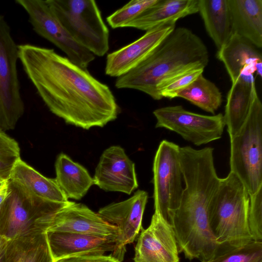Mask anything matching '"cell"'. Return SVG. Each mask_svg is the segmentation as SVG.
I'll return each instance as SVG.
<instances>
[{"label":"cell","instance_id":"12","mask_svg":"<svg viewBox=\"0 0 262 262\" xmlns=\"http://www.w3.org/2000/svg\"><path fill=\"white\" fill-rule=\"evenodd\" d=\"M148 193L138 190L129 199L101 208L98 213L118 229L115 248L110 254L119 262L124 259L127 244L133 243L143 229L142 218Z\"/></svg>","mask_w":262,"mask_h":262},{"label":"cell","instance_id":"35","mask_svg":"<svg viewBox=\"0 0 262 262\" xmlns=\"http://www.w3.org/2000/svg\"><path fill=\"white\" fill-rule=\"evenodd\" d=\"M9 181V180H8ZM8 181L0 180V191L8 184Z\"/></svg>","mask_w":262,"mask_h":262},{"label":"cell","instance_id":"19","mask_svg":"<svg viewBox=\"0 0 262 262\" xmlns=\"http://www.w3.org/2000/svg\"><path fill=\"white\" fill-rule=\"evenodd\" d=\"M256 91L254 75L242 74L232 83L223 115L230 138L238 132L245 122Z\"/></svg>","mask_w":262,"mask_h":262},{"label":"cell","instance_id":"26","mask_svg":"<svg viewBox=\"0 0 262 262\" xmlns=\"http://www.w3.org/2000/svg\"><path fill=\"white\" fill-rule=\"evenodd\" d=\"M177 97L185 99L203 110L214 114L222 103V95L217 86L202 74L181 91Z\"/></svg>","mask_w":262,"mask_h":262},{"label":"cell","instance_id":"20","mask_svg":"<svg viewBox=\"0 0 262 262\" xmlns=\"http://www.w3.org/2000/svg\"><path fill=\"white\" fill-rule=\"evenodd\" d=\"M199 0H158L127 27L148 31L165 25H176L178 19L198 12Z\"/></svg>","mask_w":262,"mask_h":262},{"label":"cell","instance_id":"36","mask_svg":"<svg viewBox=\"0 0 262 262\" xmlns=\"http://www.w3.org/2000/svg\"><path fill=\"white\" fill-rule=\"evenodd\" d=\"M6 240L0 235V247Z\"/></svg>","mask_w":262,"mask_h":262},{"label":"cell","instance_id":"33","mask_svg":"<svg viewBox=\"0 0 262 262\" xmlns=\"http://www.w3.org/2000/svg\"><path fill=\"white\" fill-rule=\"evenodd\" d=\"M9 183V181H8ZM8 184L4 187V188L0 191V209L2 207L3 203L5 200L8 190Z\"/></svg>","mask_w":262,"mask_h":262},{"label":"cell","instance_id":"30","mask_svg":"<svg viewBox=\"0 0 262 262\" xmlns=\"http://www.w3.org/2000/svg\"><path fill=\"white\" fill-rule=\"evenodd\" d=\"M18 143L0 129V180H10L11 171L20 159Z\"/></svg>","mask_w":262,"mask_h":262},{"label":"cell","instance_id":"6","mask_svg":"<svg viewBox=\"0 0 262 262\" xmlns=\"http://www.w3.org/2000/svg\"><path fill=\"white\" fill-rule=\"evenodd\" d=\"M230 139V172L249 196L262 187V104L256 91L248 117Z\"/></svg>","mask_w":262,"mask_h":262},{"label":"cell","instance_id":"28","mask_svg":"<svg viewBox=\"0 0 262 262\" xmlns=\"http://www.w3.org/2000/svg\"><path fill=\"white\" fill-rule=\"evenodd\" d=\"M204 68L195 66L186 69L165 80L158 86V92L163 97L172 99L203 74Z\"/></svg>","mask_w":262,"mask_h":262},{"label":"cell","instance_id":"3","mask_svg":"<svg viewBox=\"0 0 262 262\" xmlns=\"http://www.w3.org/2000/svg\"><path fill=\"white\" fill-rule=\"evenodd\" d=\"M209 61L203 40L185 27L175 29L140 64L117 77L115 86L141 91L152 99H162L157 88L165 80L190 67L204 68Z\"/></svg>","mask_w":262,"mask_h":262},{"label":"cell","instance_id":"21","mask_svg":"<svg viewBox=\"0 0 262 262\" xmlns=\"http://www.w3.org/2000/svg\"><path fill=\"white\" fill-rule=\"evenodd\" d=\"M232 34L262 47V0H228Z\"/></svg>","mask_w":262,"mask_h":262},{"label":"cell","instance_id":"27","mask_svg":"<svg viewBox=\"0 0 262 262\" xmlns=\"http://www.w3.org/2000/svg\"><path fill=\"white\" fill-rule=\"evenodd\" d=\"M201 262H262V241L253 240L241 246L225 249Z\"/></svg>","mask_w":262,"mask_h":262},{"label":"cell","instance_id":"9","mask_svg":"<svg viewBox=\"0 0 262 262\" xmlns=\"http://www.w3.org/2000/svg\"><path fill=\"white\" fill-rule=\"evenodd\" d=\"M180 147L172 142L162 140L153 161L155 212L168 222L169 214L179 206L184 189Z\"/></svg>","mask_w":262,"mask_h":262},{"label":"cell","instance_id":"10","mask_svg":"<svg viewBox=\"0 0 262 262\" xmlns=\"http://www.w3.org/2000/svg\"><path fill=\"white\" fill-rule=\"evenodd\" d=\"M29 16L33 30L62 51L71 61L87 69L95 55L77 43L54 13L47 0H16Z\"/></svg>","mask_w":262,"mask_h":262},{"label":"cell","instance_id":"34","mask_svg":"<svg viewBox=\"0 0 262 262\" xmlns=\"http://www.w3.org/2000/svg\"><path fill=\"white\" fill-rule=\"evenodd\" d=\"M7 242V241H5L0 247V262H6L5 252Z\"/></svg>","mask_w":262,"mask_h":262},{"label":"cell","instance_id":"17","mask_svg":"<svg viewBox=\"0 0 262 262\" xmlns=\"http://www.w3.org/2000/svg\"><path fill=\"white\" fill-rule=\"evenodd\" d=\"M46 233L54 261L75 255L112 253L115 248L114 238L54 231H47Z\"/></svg>","mask_w":262,"mask_h":262},{"label":"cell","instance_id":"4","mask_svg":"<svg viewBox=\"0 0 262 262\" xmlns=\"http://www.w3.org/2000/svg\"><path fill=\"white\" fill-rule=\"evenodd\" d=\"M249 195L233 173L221 179L208 209L211 230L224 249L244 245L252 241L248 224Z\"/></svg>","mask_w":262,"mask_h":262},{"label":"cell","instance_id":"15","mask_svg":"<svg viewBox=\"0 0 262 262\" xmlns=\"http://www.w3.org/2000/svg\"><path fill=\"white\" fill-rule=\"evenodd\" d=\"M176 25H165L146 31L138 39L108 54L105 73L116 77L122 76L143 61L175 29Z\"/></svg>","mask_w":262,"mask_h":262},{"label":"cell","instance_id":"11","mask_svg":"<svg viewBox=\"0 0 262 262\" xmlns=\"http://www.w3.org/2000/svg\"><path fill=\"white\" fill-rule=\"evenodd\" d=\"M156 128H165L180 135L196 146L220 139L225 126L224 116L220 113L204 115L186 110L181 105L155 110Z\"/></svg>","mask_w":262,"mask_h":262},{"label":"cell","instance_id":"25","mask_svg":"<svg viewBox=\"0 0 262 262\" xmlns=\"http://www.w3.org/2000/svg\"><path fill=\"white\" fill-rule=\"evenodd\" d=\"M6 262H54L46 232L7 242Z\"/></svg>","mask_w":262,"mask_h":262},{"label":"cell","instance_id":"13","mask_svg":"<svg viewBox=\"0 0 262 262\" xmlns=\"http://www.w3.org/2000/svg\"><path fill=\"white\" fill-rule=\"evenodd\" d=\"M179 253L170 224L154 212L149 226L138 237L134 262H180Z\"/></svg>","mask_w":262,"mask_h":262},{"label":"cell","instance_id":"37","mask_svg":"<svg viewBox=\"0 0 262 262\" xmlns=\"http://www.w3.org/2000/svg\"></svg>","mask_w":262,"mask_h":262},{"label":"cell","instance_id":"2","mask_svg":"<svg viewBox=\"0 0 262 262\" xmlns=\"http://www.w3.org/2000/svg\"><path fill=\"white\" fill-rule=\"evenodd\" d=\"M213 148L180 147V162L185 183L178 208L169 214L179 252L190 260H208L224 250L210 227L208 209L220 186Z\"/></svg>","mask_w":262,"mask_h":262},{"label":"cell","instance_id":"18","mask_svg":"<svg viewBox=\"0 0 262 262\" xmlns=\"http://www.w3.org/2000/svg\"><path fill=\"white\" fill-rule=\"evenodd\" d=\"M217 58L224 64L232 83L241 74L262 76V56L250 42L233 33L218 50Z\"/></svg>","mask_w":262,"mask_h":262},{"label":"cell","instance_id":"29","mask_svg":"<svg viewBox=\"0 0 262 262\" xmlns=\"http://www.w3.org/2000/svg\"><path fill=\"white\" fill-rule=\"evenodd\" d=\"M157 1L132 0L109 15L106 21L113 29L127 27Z\"/></svg>","mask_w":262,"mask_h":262},{"label":"cell","instance_id":"22","mask_svg":"<svg viewBox=\"0 0 262 262\" xmlns=\"http://www.w3.org/2000/svg\"><path fill=\"white\" fill-rule=\"evenodd\" d=\"M10 180L40 199L59 203L69 201L55 179L44 177L21 159L14 165Z\"/></svg>","mask_w":262,"mask_h":262},{"label":"cell","instance_id":"1","mask_svg":"<svg viewBox=\"0 0 262 262\" xmlns=\"http://www.w3.org/2000/svg\"><path fill=\"white\" fill-rule=\"evenodd\" d=\"M18 58L49 110L66 123L83 129L103 127L119 108L109 87L53 49L18 46Z\"/></svg>","mask_w":262,"mask_h":262},{"label":"cell","instance_id":"16","mask_svg":"<svg viewBox=\"0 0 262 262\" xmlns=\"http://www.w3.org/2000/svg\"><path fill=\"white\" fill-rule=\"evenodd\" d=\"M47 231L74 232L116 239L117 228L86 205L70 201L55 215Z\"/></svg>","mask_w":262,"mask_h":262},{"label":"cell","instance_id":"24","mask_svg":"<svg viewBox=\"0 0 262 262\" xmlns=\"http://www.w3.org/2000/svg\"><path fill=\"white\" fill-rule=\"evenodd\" d=\"M198 12L219 50L232 34L228 0H199Z\"/></svg>","mask_w":262,"mask_h":262},{"label":"cell","instance_id":"23","mask_svg":"<svg viewBox=\"0 0 262 262\" xmlns=\"http://www.w3.org/2000/svg\"><path fill=\"white\" fill-rule=\"evenodd\" d=\"M55 168V179L68 199L80 200L94 185L93 178L86 169L65 154L57 156Z\"/></svg>","mask_w":262,"mask_h":262},{"label":"cell","instance_id":"5","mask_svg":"<svg viewBox=\"0 0 262 262\" xmlns=\"http://www.w3.org/2000/svg\"><path fill=\"white\" fill-rule=\"evenodd\" d=\"M69 202L59 203L40 199L9 180L8 194L0 209V235L8 241L45 233Z\"/></svg>","mask_w":262,"mask_h":262},{"label":"cell","instance_id":"7","mask_svg":"<svg viewBox=\"0 0 262 262\" xmlns=\"http://www.w3.org/2000/svg\"><path fill=\"white\" fill-rule=\"evenodd\" d=\"M73 38L95 56L109 49V31L93 0H47Z\"/></svg>","mask_w":262,"mask_h":262},{"label":"cell","instance_id":"8","mask_svg":"<svg viewBox=\"0 0 262 262\" xmlns=\"http://www.w3.org/2000/svg\"><path fill=\"white\" fill-rule=\"evenodd\" d=\"M18 48L4 17L0 15V129H13L23 116L25 105L17 71Z\"/></svg>","mask_w":262,"mask_h":262},{"label":"cell","instance_id":"32","mask_svg":"<svg viewBox=\"0 0 262 262\" xmlns=\"http://www.w3.org/2000/svg\"><path fill=\"white\" fill-rule=\"evenodd\" d=\"M54 262H119L111 254H83L66 257Z\"/></svg>","mask_w":262,"mask_h":262},{"label":"cell","instance_id":"14","mask_svg":"<svg viewBox=\"0 0 262 262\" xmlns=\"http://www.w3.org/2000/svg\"><path fill=\"white\" fill-rule=\"evenodd\" d=\"M94 185L106 191L130 194L138 187L134 163L120 146H111L100 156L93 177Z\"/></svg>","mask_w":262,"mask_h":262},{"label":"cell","instance_id":"31","mask_svg":"<svg viewBox=\"0 0 262 262\" xmlns=\"http://www.w3.org/2000/svg\"><path fill=\"white\" fill-rule=\"evenodd\" d=\"M248 224L253 240L262 241V187L250 196Z\"/></svg>","mask_w":262,"mask_h":262}]
</instances>
